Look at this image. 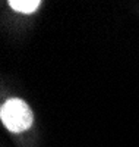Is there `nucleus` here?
I'll return each instance as SVG.
<instances>
[{
	"label": "nucleus",
	"instance_id": "f257e3e1",
	"mask_svg": "<svg viewBox=\"0 0 139 147\" xmlns=\"http://www.w3.org/2000/svg\"><path fill=\"white\" fill-rule=\"evenodd\" d=\"M0 119L10 132H22L31 128L34 115L22 99H9L0 109Z\"/></svg>",
	"mask_w": 139,
	"mask_h": 147
},
{
	"label": "nucleus",
	"instance_id": "f03ea898",
	"mask_svg": "<svg viewBox=\"0 0 139 147\" xmlns=\"http://www.w3.org/2000/svg\"><path fill=\"white\" fill-rule=\"evenodd\" d=\"M41 5L40 0H9V6L21 13H32Z\"/></svg>",
	"mask_w": 139,
	"mask_h": 147
}]
</instances>
